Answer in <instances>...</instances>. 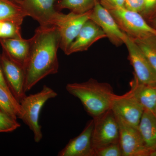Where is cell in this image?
Here are the masks:
<instances>
[{"mask_svg": "<svg viewBox=\"0 0 156 156\" xmlns=\"http://www.w3.org/2000/svg\"></svg>", "mask_w": 156, "mask_h": 156, "instance_id": "30", "label": "cell"}, {"mask_svg": "<svg viewBox=\"0 0 156 156\" xmlns=\"http://www.w3.org/2000/svg\"><path fill=\"white\" fill-rule=\"evenodd\" d=\"M91 11L84 14L70 12L65 14L58 11L56 14L52 26L58 29L60 37L59 48L65 54L85 23L90 19Z\"/></svg>", "mask_w": 156, "mask_h": 156, "instance_id": "5", "label": "cell"}, {"mask_svg": "<svg viewBox=\"0 0 156 156\" xmlns=\"http://www.w3.org/2000/svg\"><path fill=\"white\" fill-rule=\"evenodd\" d=\"M133 40L156 71V36Z\"/></svg>", "mask_w": 156, "mask_h": 156, "instance_id": "21", "label": "cell"}, {"mask_svg": "<svg viewBox=\"0 0 156 156\" xmlns=\"http://www.w3.org/2000/svg\"><path fill=\"white\" fill-rule=\"evenodd\" d=\"M30 39V50L24 66L26 92L47 76L56 74L59 69L57 51L60 37L56 27L40 26Z\"/></svg>", "mask_w": 156, "mask_h": 156, "instance_id": "1", "label": "cell"}, {"mask_svg": "<svg viewBox=\"0 0 156 156\" xmlns=\"http://www.w3.org/2000/svg\"><path fill=\"white\" fill-rule=\"evenodd\" d=\"M148 23H150V24L156 30V17L152 19Z\"/></svg>", "mask_w": 156, "mask_h": 156, "instance_id": "29", "label": "cell"}, {"mask_svg": "<svg viewBox=\"0 0 156 156\" xmlns=\"http://www.w3.org/2000/svg\"><path fill=\"white\" fill-rule=\"evenodd\" d=\"M0 110L17 119L21 113L20 105L13 95L0 87Z\"/></svg>", "mask_w": 156, "mask_h": 156, "instance_id": "18", "label": "cell"}, {"mask_svg": "<svg viewBox=\"0 0 156 156\" xmlns=\"http://www.w3.org/2000/svg\"><path fill=\"white\" fill-rule=\"evenodd\" d=\"M90 20L102 29L113 44L120 47L125 44L127 34L121 30L111 12L101 5L99 1L91 11Z\"/></svg>", "mask_w": 156, "mask_h": 156, "instance_id": "11", "label": "cell"}, {"mask_svg": "<svg viewBox=\"0 0 156 156\" xmlns=\"http://www.w3.org/2000/svg\"><path fill=\"white\" fill-rule=\"evenodd\" d=\"M130 92L144 110L156 113V83L143 84L133 78L130 82Z\"/></svg>", "mask_w": 156, "mask_h": 156, "instance_id": "15", "label": "cell"}, {"mask_svg": "<svg viewBox=\"0 0 156 156\" xmlns=\"http://www.w3.org/2000/svg\"><path fill=\"white\" fill-rule=\"evenodd\" d=\"M111 109L116 116L138 128L144 110L130 90L122 95H115Z\"/></svg>", "mask_w": 156, "mask_h": 156, "instance_id": "12", "label": "cell"}, {"mask_svg": "<svg viewBox=\"0 0 156 156\" xmlns=\"http://www.w3.org/2000/svg\"><path fill=\"white\" fill-rule=\"evenodd\" d=\"M125 0H100L99 3L109 11L124 7Z\"/></svg>", "mask_w": 156, "mask_h": 156, "instance_id": "27", "label": "cell"}, {"mask_svg": "<svg viewBox=\"0 0 156 156\" xmlns=\"http://www.w3.org/2000/svg\"><path fill=\"white\" fill-rule=\"evenodd\" d=\"M95 156H122L119 142L111 144L96 150Z\"/></svg>", "mask_w": 156, "mask_h": 156, "instance_id": "24", "label": "cell"}, {"mask_svg": "<svg viewBox=\"0 0 156 156\" xmlns=\"http://www.w3.org/2000/svg\"><path fill=\"white\" fill-rule=\"evenodd\" d=\"M93 119L92 144L95 151L108 144L119 142V123L111 109Z\"/></svg>", "mask_w": 156, "mask_h": 156, "instance_id": "6", "label": "cell"}, {"mask_svg": "<svg viewBox=\"0 0 156 156\" xmlns=\"http://www.w3.org/2000/svg\"><path fill=\"white\" fill-rule=\"evenodd\" d=\"M128 58L134 70V78L143 84L156 83V71L133 39L127 35L125 41Z\"/></svg>", "mask_w": 156, "mask_h": 156, "instance_id": "8", "label": "cell"}, {"mask_svg": "<svg viewBox=\"0 0 156 156\" xmlns=\"http://www.w3.org/2000/svg\"><path fill=\"white\" fill-rule=\"evenodd\" d=\"M0 87H2L3 89H5L7 92H9V94L13 95L10 88H9V86L7 83L5 79L4 74H3L2 69V66H1V62H0Z\"/></svg>", "mask_w": 156, "mask_h": 156, "instance_id": "28", "label": "cell"}, {"mask_svg": "<svg viewBox=\"0 0 156 156\" xmlns=\"http://www.w3.org/2000/svg\"><path fill=\"white\" fill-rule=\"evenodd\" d=\"M94 126L93 119L87 123L83 131L73 139L58 153V156H95L92 147V134Z\"/></svg>", "mask_w": 156, "mask_h": 156, "instance_id": "13", "label": "cell"}, {"mask_svg": "<svg viewBox=\"0 0 156 156\" xmlns=\"http://www.w3.org/2000/svg\"><path fill=\"white\" fill-rule=\"evenodd\" d=\"M27 17L19 5L11 0H0V20H23Z\"/></svg>", "mask_w": 156, "mask_h": 156, "instance_id": "20", "label": "cell"}, {"mask_svg": "<svg viewBox=\"0 0 156 156\" xmlns=\"http://www.w3.org/2000/svg\"><path fill=\"white\" fill-rule=\"evenodd\" d=\"M57 95L54 90L44 85L40 92L26 95L20 101L21 113L19 119L32 131L35 142H40L43 138L42 127L39 123L42 108L48 101L55 98Z\"/></svg>", "mask_w": 156, "mask_h": 156, "instance_id": "3", "label": "cell"}, {"mask_svg": "<svg viewBox=\"0 0 156 156\" xmlns=\"http://www.w3.org/2000/svg\"><path fill=\"white\" fill-rule=\"evenodd\" d=\"M116 117L119 128V142L122 156H156V151H152L146 147L138 128L129 125L119 117Z\"/></svg>", "mask_w": 156, "mask_h": 156, "instance_id": "7", "label": "cell"}, {"mask_svg": "<svg viewBox=\"0 0 156 156\" xmlns=\"http://www.w3.org/2000/svg\"><path fill=\"white\" fill-rule=\"evenodd\" d=\"M144 0H125L124 8L129 11L141 13L144 9Z\"/></svg>", "mask_w": 156, "mask_h": 156, "instance_id": "26", "label": "cell"}, {"mask_svg": "<svg viewBox=\"0 0 156 156\" xmlns=\"http://www.w3.org/2000/svg\"><path fill=\"white\" fill-rule=\"evenodd\" d=\"M138 129L146 147L152 151H156V115L144 110Z\"/></svg>", "mask_w": 156, "mask_h": 156, "instance_id": "17", "label": "cell"}, {"mask_svg": "<svg viewBox=\"0 0 156 156\" xmlns=\"http://www.w3.org/2000/svg\"><path fill=\"white\" fill-rule=\"evenodd\" d=\"M119 27L124 33L133 39L156 36V30L140 13L129 11L124 7L109 11Z\"/></svg>", "mask_w": 156, "mask_h": 156, "instance_id": "4", "label": "cell"}, {"mask_svg": "<svg viewBox=\"0 0 156 156\" xmlns=\"http://www.w3.org/2000/svg\"><path fill=\"white\" fill-rule=\"evenodd\" d=\"M20 126L17 119L0 110V133L12 132Z\"/></svg>", "mask_w": 156, "mask_h": 156, "instance_id": "23", "label": "cell"}, {"mask_svg": "<svg viewBox=\"0 0 156 156\" xmlns=\"http://www.w3.org/2000/svg\"><path fill=\"white\" fill-rule=\"evenodd\" d=\"M106 38L103 31L95 22L89 20L85 23L66 55L87 51L95 42Z\"/></svg>", "mask_w": 156, "mask_h": 156, "instance_id": "14", "label": "cell"}, {"mask_svg": "<svg viewBox=\"0 0 156 156\" xmlns=\"http://www.w3.org/2000/svg\"><path fill=\"white\" fill-rule=\"evenodd\" d=\"M143 11L140 13L148 22L156 17V0H144Z\"/></svg>", "mask_w": 156, "mask_h": 156, "instance_id": "25", "label": "cell"}, {"mask_svg": "<svg viewBox=\"0 0 156 156\" xmlns=\"http://www.w3.org/2000/svg\"><path fill=\"white\" fill-rule=\"evenodd\" d=\"M66 89L79 99L87 113L92 119L110 109L115 94L110 84L89 79L83 83H70Z\"/></svg>", "mask_w": 156, "mask_h": 156, "instance_id": "2", "label": "cell"}, {"mask_svg": "<svg viewBox=\"0 0 156 156\" xmlns=\"http://www.w3.org/2000/svg\"><path fill=\"white\" fill-rule=\"evenodd\" d=\"M22 9L27 17H31L40 26H52L58 11L56 10L58 0H11Z\"/></svg>", "mask_w": 156, "mask_h": 156, "instance_id": "10", "label": "cell"}, {"mask_svg": "<svg viewBox=\"0 0 156 156\" xmlns=\"http://www.w3.org/2000/svg\"><path fill=\"white\" fill-rule=\"evenodd\" d=\"M0 44L13 60L24 68L30 50V39L0 38Z\"/></svg>", "mask_w": 156, "mask_h": 156, "instance_id": "16", "label": "cell"}, {"mask_svg": "<svg viewBox=\"0 0 156 156\" xmlns=\"http://www.w3.org/2000/svg\"><path fill=\"white\" fill-rule=\"evenodd\" d=\"M98 0H58L56 8L67 9L76 14H84L91 11Z\"/></svg>", "mask_w": 156, "mask_h": 156, "instance_id": "19", "label": "cell"}, {"mask_svg": "<svg viewBox=\"0 0 156 156\" xmlns=\"http://www.w3.org/2000/svg\"><path fill=\"white\" fill-rule=\"evenodd\" d=\"M23 21L17 20H0V38H22L21 26Z\"/></svg>", "mask_w": 156, "mask_h": 156, "instance_id": "22", "label": "cell"}, {"mask_svg": "<svg viewBox=\"0 0 156 156\" xmlns=\"http://www.w3.org/2000/svg\"><path fill=\"white\" fill-rule=\"evenodd\" d=\"M0 62L7 83L14 98L20 103L26 95L24 89V67L13 60L3 50L0 54Z\"/></svg>", "mask_w": 156, "mask_h": 156, "instance_id": "9", "label": "cell"}]
</instances>
